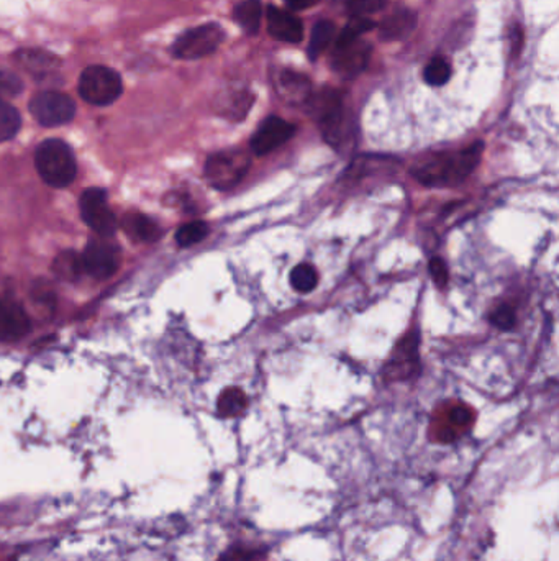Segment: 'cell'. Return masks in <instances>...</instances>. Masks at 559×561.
Returning <instances> with one entry per match:
<instances>
[{"label":"cell","instance_id":"obj_1","mask_svg":"<svg viewBox=\"0 0 559 561\" xmlns=\"http://www.w3.org/2000/svg\"><path fill=\"white\" fill-rule=\"evenodd\" d=\"M484 143L476 142L460 152L425 156L410 170L412 178L425 188H454L476 171L482 158Z\"/></svg>","mask_w":559,"mask_h":561},{"label":"cell","instance_id":"obj_2","mask_svg":"<svg viewBox=\"0 0 559 561\" xmlns=\"http://www.w3.org/2000/svg\"><path fill=\"white\" fill-rule=\"evenodd\" d=\"M304 107L307 114L316 120L328 145L334 146V150L350 145L354 136V125L340 92L334 89L312 92Z\"/></svg>","mask_w":559,"mask_h":561},{"label":"cell","instance_id":"obj_3","mask_svg":"<svg viewBox=\"0 0 559 561\" xmlns=\"http://www.w3.org/2000/svg\"><path fill=\"white\" fill-rule=\"evenodd\" d=\"M36 171L54 189L68 188L76 179L78 164L71 148L63 140H46L36 148Z\"/></svg>","mask_w":559,"mask_h":561},{"label":"cell","instance_id":"obj_4","mask_svg":"<svg viewBox=\"0 0 559 561\" xmlns=\"http://www.w3.org/2000/svg\"><path fill=\"white\" fill-rule=\"evenodd\" d=\"M122 91L120 74L107 66H89L79 78V94L92 106H110L122 96Z\"/></svg>","mask_w":559,"mask_h":561},{"label":"cell","instance_id":"obj_5","mask_svg":"<svg viewBox=\"0 0 559 561\" xmlns=\"http://www.w3.org/2000/svg\"><path fill=\"white\" fill-rule=\"evenodd\" d=\"M252 168L250 154L242 150H226L212 154L206 163V178L215 189H232L240 184Z\"/></svg>","mask_w":559,"mask_h":561},{"label":"cell","instance_id":"obj_6","mask_svg":"<svg viewBox=\"0 0 559 561\" xmlns=\"http://www.w3.org/2000/svg\"><path fill=\"white\" fill-rule=\"evenodd\" d=\"M225 32L218 23H206L200 27L190 28L182 33L171 48L172 55L179 60L194 61L212 55L216 48L224 43Z\"/></svg>","mask_w":559,"mask_h":561},{"label":"cell","instance_id":"obj_7","mask_svg":"<svg viewBox=\"0 0 559 561\" xmlns=\"http://www.w3.org/2000/svg\"><path fill=\"white\" fill-rule=\"evenodd\" d=\"M30 112L43 127H60L74 118L76 104L63 92H40L30 100Z\"/></svg>","mask_w":559,"mask_h":561},{"label":"cell","instance_id":"obj_8","mask_svg":"<svg viewBox=\"0 0 559 561\" xmlns=\"http://www.w3.org/2000/svg\"><path fill=\"white\" fill-rule=\"evenodd\" d=\"M79 208L82 220L96 234H99L100 236H110L117 232V218L108 207L105 190L97 188L84 190L79 200Z\"/></svg>","mask_w":559,"mask_h":561},{"label":"cell","instance_id":"obj_9","mask_svg":"<svg viewBox=\"0 0 559 561\" xmlns=\"http://www.w3.org/2000/svg\"><path fill=\"white\" fill-rule=\"evenodd\" d=\"M418 372V332H408L389 358L384 368V380L388 382L407 381L414 378Z\"/></svg>","mask_w":559,"mask_h":561},{"label":"cell","instance_id":"obj_10","mask_svg":"<svg viewBox=\"0 0 559 561\" xmlns=\"http://www.w3.org/2000/svg\"><path fill=\"white\" fill-rule=\"evenodd\" d=\"M296 133V125H292L284 118L268 117L262 122L260 128L254 132L250 142V148L256 156H264V154L274 152L276 148L284 145Z\"/></svg>","mask_w":559,"mask_h":561},{"label":"cell","instance_id":"obj_11","mask_svg":"<svg viewBox=\"0 0 559 561\" xmlns=\"http://www.w3.org/2000/svg\"><path fill=\"white\" fill-rule=\"evenodd\" d=\"M371 50L372 48L370 43L362 40H356L350 45L334 46V51L330 58L332 69L344 79L360 76L370 63Z\"/></svg>","mask_w":559,"mask_h":561},{"label":"cell","instance_id":"obj_12","mask_svg":"<svg viewBox=\"0 0 559 561\" xmlns=\"http://www.w3.org/2000/svg\"><path fill=\"white\" fill-rule=\"evenodd\" d=\"M82 270L94 280H105L117 272L115 250L108 244L92 242L81 254Z\"/></svg>","mask_w":559,"mask_h":561},{"label":"cell","instance_id":"obj_13","mask_svg":"<svg viewBox=\"0 0 559 561\" xmlns=\"http://www.w3.org/2000/svg\"><path fill=\"white\" fill-rule=\"evenodd\" d=\"M32 330V322L15 300L0 299V340L17 342Z\"/></svg>","mask_w":559,"mask_h":561},{"label":"cell","instance_id":"obj_14","mask_svg":"<svg viewBox=\"0 0 559 561\" xmlns=\"http://www.w3.org/2000/svg\"><path fill=\"white\" fill-rule=\"evenodd\" d=\"M266 19H268V30L276 40L286 41V43H298L304 37L302 22L290 12L270 5L266 12Z\"/></svg>","mask_w":559,"mask_h":561},{"label":"cell","instance_id":"obj_15","mask_svg":"<svg viewBox=\"0 0 559 561\" xmlns=\"http://www.w3.org/2000/svg\"><path fill=\"white\" fill-rule=\"evenodd\" d=\"M276 92L290 106H304L312 94V86L304 74L284 69L276 76Z\"/></svg>","mask_w":559,"mask_h":561},{"label":"cell","instance_id":"obj_16","mask_svg":"<svg viewBox=\"0 0 559 561\" xmlns=\"http://www.w3.org/2000/svg\"><path fill=\"white\" fill-rule=\"evenodd\" d=\"M417 27V14L414 10H396L379 25V38L382 41H400L412 35Z\"/></svg>","mask_w":559,"mask_h":561},{"label":"cell","instance_id":"obj_17","mask_svg":"<svg viewBox=\"0 0 559 561\" xmlns=\"http://www.w3.org/2000/svg\"><path fill=\"white\" fill-rule=\"evenodd\" d=\"M262 7L260 0H244L236 5L234 12V22L240 25L246 35H256L261 23Z\"/></svg>","mask_w":559,"mask_h":561},{"label":"cell","instance_id":"obj_18","mask_svg":"<svg viewBox=\"0 0 559 561\" xmlns=\"http://www.w3.org/2000/svg\"><path fill=\"white\" fill-rule=\"evenodd\" d=\"M128 235L135 236L143 242H156L162 235L161 226L153 218L146 216H130L124 222Z\"/></svg>","mask_w":559,"mask_h":561},{"label":"cell","instance_id":"obj_19","mask_svg":"<svg viewBox=\"0 0 559 561\" xmlns=\"http://www.w3.org/2000/svg\"><path fill=\"white\" fill-rule=\"evenodd\" d=\"M334 33H336V28H334V22H330V20L316 22V27L312 30V35H310L308 58L316 60L318 56L322 55L328 45L332 43Z\"/></svg>","mask_w":559,"mask_h":561},{"label":"cell","instance_id":"obj_20","mask_svg":"<svg viewBox=\"0 0 559 561\" xmlns=\"http://www.w3.org/2000/svg\"><path fill=\"white\" fill-rule=\"evenodd\" d=\"M248 406V400L242 390L228 388L224 391L216 402V410L222 417L240 416Z\"/></svg>","mask_w":559,"mask_h":561},{"label":"cell","instance_id":"obj_21","mask_svg":"<svg viewBox=\"0 0 559 561\" xmlns=\"http://www.w3.org/2000/svg\"><path fill=\"white\" fill-rule=\"evenodd\" d=\"M22 127V117L18 110L7 100L0 99V142H7L17 135Z\"/></svg>","mask_w":559,"mask_h":561},{"label":"cell","instance_id":"obj_22","mask_svg":"<svg viewBox=\"0 0 559 561\" xmlns=\"http://www.w3.org/2000/svg\"><path fill=\"white\" fill-rule=\"evenodd\" d=\"M372 28H376V23L368 17H353L348 25L343 28L342 33L336 38V43L334 46L350 45L356 40H361L364 33L371 32Z\"/></svg>","mask_w":559,"mask_h":561},{"label":"cell","instance_id":"obj_23","mask_svg":"<svg viewBox=\"0 0 559 561\" xmlns=\"http://www.w3.org/2000/svg\"><path fill=\"white\" fill-rule=\"evenodd\" d=\"M290 284L298 292L307 294V292L316 290V284H318V272L314 266L306 264V262L298 264L290 272Z\"/></svg>","mask_w":559,"mask_h":561},{"label":"cell","instance_id":"obj_24","mask_svg":"<svg viewBox=\"0 0 559 561\" xmlns=\"http://www.w3.org/2000/svg\"><path fill=\"white\" fill-rule=\"evenodd\" d=\"M425 82L433 87H440L450 81L451 66L444 58L436 56L430 63L426 64L424 71Z\"/></svg>","mask_w":559,"mask_h":561},{"label":"cell","instance_id":"obj_25","mask_svg":"<svg viewBox=\"0 0 559 561\" xmlns=\"http://www.w3.org/2000/svg\"><path fill=\"white\" fill-rule=\"evenodd\" d=\"M208 235V225L202 220H194L186 225L180 226L176 234V242L179 246H192L197 244Z\"/></svg>","mask_w":559,"mask_h":561},{"label":"cell","instance_id":"obj_26","mask_svg":"<svg viewBox=\"0 0 559 561\" xmlns=\"http://www.w3.org/2000/svg\"><path fill=\"white\" fill-rule=\"evenodd\" d=\"M54 271L64 280H76L81 272H84L81 254H76L74 252L60 254L58 260L54 262Z\"/></svg>","mask_w":559,"mask_h":561},{"label":"cell","instance_id":"obj_27","mask_svg":"<svg viewBox=\"0 0 559 561\" xmlns=\"http://www.w3.org/2000/svg\"><path fill=\"white\" fill-rule=\"evenodd\" d=\"M252 94L246 91L234 92V96H230V99L226 100L225 115L234 120H242L246 117L248 110L252 109Z\"/></svg>","mask_w":559,"mask_h":561},{"label":"cell","instance_id":"obj_28","mask_svg":"<svg viewBox=\"0 0 559 561\" xmlns=\"http://www.w3.org/2000/svg\"><path fill=\"white\" fill-rule=\"evenodd\" d=\"M352 17H366L379 12L388 0H336Z\"/></svg>","mask_w":559,"mask_h":561},{"label":"cell","instance_id":"obj_29","mask_svg":"<svg viewBox=\"0 0 559 561\" xmlns=\"http://www.w3.org/2000/svg\"><path fill=\"white\" fill-rule=\"evenodd\" d=\"M23 81L17 74L12 73L5 68H0V99H12L23 92Z\"/></svg>","mask_w":559,"mask_h":561},{"label":"cell","instance_id":"obj_30","mask_svg":"<svg viewBox=\"0 0 559 561\" xmlns=\"http://www.w3.org/2000/svg\"><path fill=\"white\" fill-rule=\"evenodd\" d=\"M490 322L499 330H512L517 326V312L512 306L502 304V306L494 308V312L490 314Z\"/></svg>","mask_w":559,"mask_h":561},{"label":"cell","instance_id":"obj_31","mask_svg":"<svg viewBox=\"0 0 559 561\" xmlns=\"http://www.w3.org/2000/svg\"><path fill=\"white\" fill-rule=\"evenodd\" d=\"M428 270L432 274L433 280L438 284V286H446L448 282V268H446V262H443L442 258H433L430 264H428Z\"/></svg>","mask_w":559,"mask_h":561},{"label":"cell","instance_id":"obj_32","mask_svg":"<svg viewBox=\"0 0 559 561\" xmlns=\"http://www.w3.org/2000/svg\"><path fill=\"white\" fill-rule=\"evenodd\" d=\"M290 9L306 10L314 7L318 0H284Z\"/></svg>","mask_w":559,"mask_h":561}]
</instances>
